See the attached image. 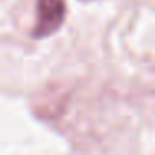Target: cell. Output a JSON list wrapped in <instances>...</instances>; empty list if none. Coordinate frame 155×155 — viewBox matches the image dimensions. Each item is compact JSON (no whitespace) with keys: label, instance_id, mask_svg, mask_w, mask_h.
I'll return each mask as SVG.
<instances>
[{"label":"cell","instance_id":"cell-1","mask_svg":"<svg viewBox=\"0 0 155 155\" xmlns=\"http://www.w3.org/2000/svg\"><path fill=\"white\" fill-rule=\"evenodd\" d=\"M67 14L65 0H38L37 24L32 30L34 38H44L55 34L62 27Z\"/></svg>","mask_w":155,"mask_h":155}]
</instances>
